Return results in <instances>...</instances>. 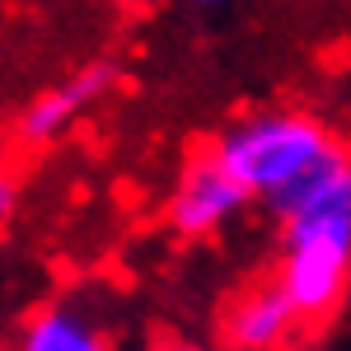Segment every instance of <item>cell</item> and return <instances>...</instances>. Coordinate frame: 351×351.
<instances>
[{
    "label": "cell",
    "instance_id": "obj_1",
    "mask_svg": "<svg viewBox=\"0 0 351 351\" xmlns=\"http://www.w3.org/2000/svg\"><path fill=\"white\" fill-rule=\"evenodd\" d=\"M211 155L248 192V202L258 197L276 220L286 211H295L300 202L347 160L332 127L324 117L300 108L248 112V117H239L234 127H225L216 136Z\"/></svg>",
    "mask_w": 351,
    "mask_h": 351
},
{
    "label": "cell",
    "instance_id": "obj_8",
    "mask_svg": "<svg viewBox=\"0 0 351 351\" xmlns=\"http://www.w3.org/2000/svg\"><path fill=\"white\" fill-rule=\"evenodd\" d=\"M150 351H230V347H206V342H188V337H164Z\"/></svg>",
    "mask_w": 351,
    "mask_h": 351
},
{
    "label": "cell",
    "instance_id": "obj_3",
    "mask_svg": "<svg viewBox=\"0 0 351 351\" xmlns=\"http://www.w3.org/2000/svg\"><path fill=\"white\" fill-rule=\"evenodd\" d=\"M248 206V192L220 169L216 155H197L178 169V183L169 192L164 220L183 239H211L225 225H234Z\"/></svg>",
    "mask_w": 351,
    "mask_h": 351
},
{
    "label": "cell",
    "instance_id": "obj_5",
    "mask_svg": "<svg viewBox=\"0 0 351 351\" xmlns=\"http://www.w3.org/2000/svg\"><path fill=\"white\" fill-rule=\"evenodd\" d=\"M220 328H225L230 351H286L304 324L291 309V300L276 291V281H263V286H248L230 300Z\"/></svg>",
    "mask_w": 351,
    "mask_h": 351
},
{
    "label": "cell",
    "instance_id": "obj_4",
    "mask_svg": "<svg viewBox=\"0 0 351 351\" xmlns=\"http://www.w3.org/2000/svg\"><path fill=\"white\" fill-rule=\"evenodd\" d=\"M112 80H117V66H112V61H94V66L75 71L66 84L43 89V94L19 112V141H24V145H52V141H61V136L80 122V112L94 108L112 89Z\"/></svg>",
    "mask_w": 351,
    "mask_h": 351
},
{
    "label": "cell",
    "instance_id": "obj_9",
    "mask_svg": "<svg viewBox=\"0 0 351 351\" xmlns=\"http://www.w3.org/2000/svg\"><path fill=\"white\" fill-rule=\"evenodd\" d=\"M112 5H122V10H136V5H145V0H112Z\"/></svg>",
    "mask_w": 351,
    "mask_h": 351
},
{
    "label": "cell",
    "instance_id": "obj_7",
    "mask_svg": "<svg viewBox=\"0 0 351 351\" xmlns=\"http://www.w3.org/2000/svg\"><path fill=\"white\" fill-rule=\"evenodd\" d=\"M19 211V178L10 169H0V225Z\"/></svg>",
    "mask_w": 351,
    "mask_h": 351
},
{
    "label": "cell",
    "instance_id": "obj_2",
    "mask_svg": "<svg viewBox=\"0 0 351 351\" xmlns=\"http://www.w3.org/2000/svg\"><path fill=\"white\" fill-rule=\"evenodd\" d=\"M276 291L291 300L300 324H328L351 281V169L347 160L319 188L281 216Z\"/></svg>",
    "mask_w": 351,
    "mask_h": 351
},
{
    "label": "cell",
    "instance_id": "obj_10",
    "mask_svg": "<svg viewBox=\"0 0 351 351\" xmlns=\"http://www.w3.org/2000/svg\"><path fill=\"white\" fill-rule=\"evenodd\" d=\"M192 5H220V0H192Z\"/></svg>",
    "mask_w": 351,
    "mask_h": 351
},
{
    "label": "cell",
    "instance_id": "obj_6",
    "mask_svg": "<svg viewBox=\"0 0 351 351\" xmlns=\"http://www.w3.org/2000/svg\"><path fill=\"white\" fill-rule=\"evenodd\" d=\"M19 351H117L108 328L75 300H52L19 332Z\"/></svg>",
    "mask_w": 351,
    "mask_h": 351
}]
</instances>
